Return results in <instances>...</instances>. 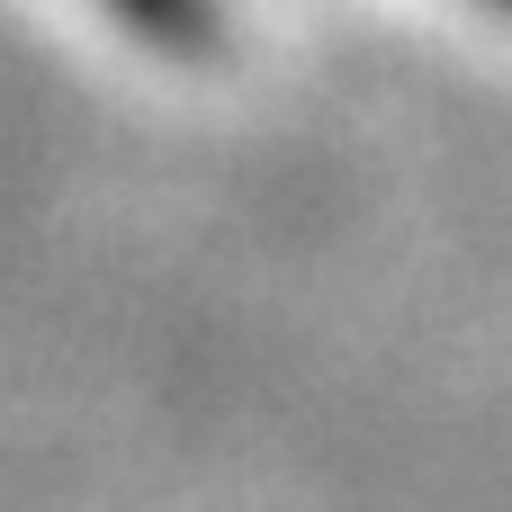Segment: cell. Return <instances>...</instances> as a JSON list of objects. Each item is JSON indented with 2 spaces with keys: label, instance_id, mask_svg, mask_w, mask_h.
I'll return each instance as SVG.
<instances>
[{
  "label": "cell",
  "instance_id": "1",
  "mask_svg": "<svg viewBox=\"0 0 512 512\" xmlns=\"http://www.w3.org/2000/svg\"><path fill=\"white\" fill-rule=\"evenodd\" d=\"M126 27H144L153 45H171V54H207L216 45V0H108Z\"/></svg>",
  "mask_w": 512,
  "mask_h": 512
},
{
  "label": "cell",
  "instance_id": "2",
  "mask_svg": "<svg viewBox=\"0 0 512 512\" xmlns=\"http://www.w3.org/2000/svg\"><path fill=\"white\" fill-rule=\"evenodd\" d=\"M504 9H512V0H504Z\"/></svg>",
  "mask_w": 512,
  "mask_h": 512
}]
</instances>
